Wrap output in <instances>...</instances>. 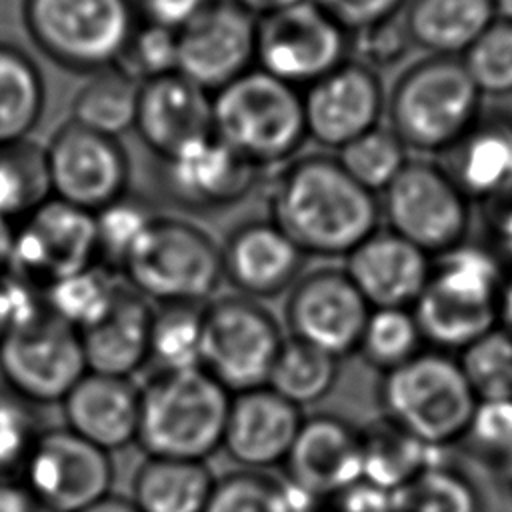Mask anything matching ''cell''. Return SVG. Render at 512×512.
Segmentation results:
<instances>
[{"instance_id":"obj_1","label":"cell","mask_w":512,"mask_h":512,"mask_svg":"<svg viewBox=\"0 0 512 512\" xmlns=\"http://www.w3.org/2000/svg\"><path fill=\"white\" fill-rule=\"evenodd\" d=\"M268 218L306 254L346 258L380 230V200L336 156L312 152L282 164L268 186Z\"/></svg>"},{"instance_id":"obj_2","label":"cell","mask_w":512,"mask_h":512,"mask_svg":"<svg viewBox=\"0 0 512 512\" xmlns=\"http://www.w3.org/2000/svg\"><path fill=\"white\" fill-rule=\"evenodd\" d=\"M230 396L202 368L154 370L140 384L136 444L148 458L206 462L222 450Z\"/></svg>"},{"instance_id":"obj_3","label":"cell","mask_w":512,"mask_h":512,"mask_svg":"<svg viewBox=\"0 0 512 512\" xmlns=\"http://www.w3.org/2000/svg\"><path fill=\"white\" fill-rule=\"evenodd\" d=\"M384 114L406 150L442 156L480 118L482 96L460 58L424 54L398 72Z\"/></svg>"},{"instance_id":"obj_4","label":"cell","mask_w":512,"mask_h":512,"mask_svg":"<svg viewBox=\"0 0 512 512\" xmlns=\"http://www.w3.org/2000/svg\"><path fill=\"white\" fill-rule=\"evenodd\" d=\"M504 274L498 258L460 246L434 258L430 278L412 304L422 340L442 352H460L500 324Z\"/></svg>"},{"instance_id":"obj_5","label":"cell","mask_w":512,"mask_h":512,"mask_svg":"<svg viewBox=\"0 0 512 512\" xmlns=\"http://www.w3.org/2000/svg\"><path fill=\"white\" fill-rule=\"evenodd\" d=\"M212 130L252 166L280 168L308 140L302 92L252 68L212 94Z\"/></svg>"},{"instance_id":"obj_6","label":"cell","mask_w":512,"mask_h":512,"mask_svg":"<svg viewBox=\"0 0 512 512\" xmlns=\"http://www.w3.org/2000/svg\"><path fill=\"white\" fill-rule=\"evenodd\" d=\"M376 398L380 416L434 450L462 440L478 402L458 358L434 348L380 374Z\"/></svg>"},{"instance_id":"obj_7","label":"cell","mask_w":512,"mask_h":512,"mask_svg":"<svg viewBox=\"0 0 512 512\" xmlns=\"http://www.w3.org/2000/svg\"><path fill=\"white\" fill-rule=\"evenodd\" d=\"M120 274L154 306H204L222 284L220 244L178 216H156Z\"/></svg>"},{"instance_id":"obj_8","label":"cell","mask_w":512,"mask_h":512,"mask_svg":"<svg viewBox=\"0 0 512 512\" xmlns=\"http://www.w3.org/2000/svg\"><path fill=\"white\" fill-rule=\"evenodd\" d=\"M20 12L32 44L78 74L118 64L140 20L134 0H22Z\"/></svg>"},{"instance_id":"obj_9","label":"cell","mask_w":512,"mask_h":512,"mask_svg":"<svg viewBox=\"0 0 512 512\" xmlns=\"http://www.w3.org/2000/svg\"><path fill=\"white\" fill-rule=\"evenodd\" d=\"M284 340L282 324L260 300L234 292L202 306L200 368L230 394L266 386Z\"/></svg>"},{"instance_id":"obj_10","label":"cell","mask_w":512,"mask_h":512,"mask_svg":"<svg viewBox=\"0 0 512 512\" xmlns=\"http://www.w3.org/2000/svg\"><path fill=\"white\" fill-rule=\"evenodd\" d=\"M378 200L388 230L428 256L438 258L466 244L472 202L442 164L410 158Z\"/></svg>"},{"instance_id":"obj_11","label":"cell","mask_w":512,"mask_h":512,"mask_svg":"<svg viewBox=\"0 0 512 512\" xmlns=\"http://www.w3.org/2000/svg\"><path fill=\"white\" fill-rule=\"evenodd\" d=\"M86 372L80 332L46 306L12 324L0 342V378L30 406L60 404Z\"/></svg>"},{"instance_id":"obj_12","label":"cell","mask_w":512,"mask_h":512,"mask_svg":"<svg viewBox=\"0 0 512 512\" xmlns=\"http://www.w3.org/2000/svg\"><path fill=\"white\" fill-rule=\"evenodd\" d=\"M350 32L312 0L258 18L256 68L308 88L348 60Z\"/></svg>"},{"instance_id":"obj_13","label":"cell","mask_w":512,"mask_h":512,"mask_svg":"<svg viewBox=\"0 0 512 512\" xmlns=\"http://www.w3.org/2000/svg\"><path fill=\"white\" fill-rule=\"evenodd\" d=\"M42 512H80L112 494V454L62 426L42 428L20 474Z\"/></svg>"},{"instance_id":"obj_14","label":"cell","mask_w":512,"mask_h":512,"mask_svg":"<svg viewBox=\"0 0 512 512\" xmlns=\"http://www.w3.org/2000/svg\"><path fill=\"white\" fill-rule=\"evenodd\" d=\"M50 196L96 214L128 194L130 158L118 138L66 120L44 146Z\"/></svg>"},{"instance_id":"obj_15","label":"cell","mask_w":512,"mask_h":512,"mask_svg":"<svg viewBox=\"0 0 512 512\" xmlns=\"http://www.w3.org/2000/svg\"><path fill=\"white\" fill-rule=\"evenodd\" d=\"M98 264L94 214L48 196L16 222L6 274L44 290L78 270Z\"/></svg>"},{"instance_id":"obj_16","label":"cell","mask_w":512,"mask_h":512,"mask_svg":"<svg viewBox=\"0 0 512 512\" xmlns=\"http://www.w3.org/2000/svg\"><path fill=\"white\" fill-rule=\"evenodd\" d=\"M368 314V302L338 266L304 270L284 302L288 336L338 360L356 354Z\"/></svg>"},{"instance_id":"obj_17","label":"cell","mask_w":512,"mask_h":512,"mask_svg":"<svg viewBox=\"0 0 512 512\" xmlns=\"http://www.w3.org/2000/svg\"><path fill=\"white\" fill-rule=\"evenodd\" d=\"M258 18L232 0H214L178 32V74L208 94L256 68Z\"/></svg>"},{"instance_id":"obj_18","label":"cell","mask_w":512,"mask_h":512,"mask_svg":"<svg viewBox=\"0 0 512 512\" xmlns=\"http://www.w3.org/2000/svg\"><path fill=\"white\" fill-rule=\"evenodd\" d=\"M308 140L340 150L380 126L386 112V90L372 68L346 60L302 92Z\"/></svg>"},{"instance_id":"obj_19","label":"cell","mask_w":512,"mask_h":512,"mask_svg":"<svg viewBox=\"0 0 512 512\" xmlns=\"http://www.w3.org/2000/svg\"><path fill=\"white\" fill-rule=\"evenodd\" d=\"M284 480L324 502L364 478L362 426L332 412L304 416L286 456Z\"/></svg>"},{"instance_id":"obj_20","label":"cell","mask_w":512,"mask_h":512,"mask_svg":"<svg viewBox=\"0 0 512 512\" xmlns=\"http://www.w3.org/2000/svg\"><path fill=\"white\" fill-rule=\"evenodd\" d=\"M262 170L246 162L214 134L158 160L162 192L178 206L196 212L224 210L242 202Z\"/></svg>"},{"instance_id":"obj_21","label":"cell","mask_w":512,"mask_h":512,"mask_svg":"<svg viewBox=\"0 0 512 512\" xmlns=\"http://www.w3.org/2000/svg\"><path fill=\"white\" fill-rule=\"evenodd\" d=\"M222 276L236 294L264 300L288 292L302 276L308 256L270 220L234 226L220 244Z\"/></svg>"},{"instance_id":"obj_22","label":"cell","mask_w":512,"mask_h":512,"mask_svg":"<svg viewBox=\"0 0 512 512\" xmlns=\"http://www.w3.org/2000/svg\"><path fill=\"white\" fill-rule=\"evenodd\" d=\"M304 412L268 386L230 396L222 450L246 470L282 466L302 426Z\"/></svg>"},{"instance_id":"obj_23","label":"cell","mask_w":512,"mask_h":512,"mask_svg":"<svg viewBox=\"0 0 512 512\" xmlns=\"http://www.w3.org/2000/svg\"><path fill=\"white\" fill-rule=\"evenodd\" d=\"M134 132L158 160L168 158L214 134L212 94L178 72L142 82Z\"/></svg>"},{"instance_id":"obj_24","label":"cell","mask_w":512,"mask_h":512,"mask_svg":"<svg viewBox=\"0 0 512 512\" xmlns=\"http://www.w3.org/2000/svg\"><path fill=\"white\" fill-rule=\"evenodd\" d=\"M344 260L342 268L370 308H412L434 262L388 228L370 234Z\"/></svg>"},{"instance_id":"obj_25","label":"cell","mask_w":512,"mask_h":512,"mask_svg":"<svg viewBox=\"0 0 512 512\" xmlns=\"http://www.w3.org/2000/svg\"><path fill=\"white\" fill-rule=\"evenodd\" d=\"M60 408L68 430L108 454L136 444L140 384L132 378L86 372Z\"/></svg>"},{"instance_id":"obj_26","label":"cell","mask_w":512,"mask_h":512,"mask_svg":"<svg viewBox=\"0 0 512 512\" xmlns=\"http://www.w3.org/2000/svg\"><path fill=\"white\" fill-rule=\"evenodd\" d=\"M154 304L120 282L110 308L92 326L80 330L88 372L132 378L150 362Z\"/></svg>"},{"instance_id":"obj_27","label":"cell","mask_w":512,"mask_h":512,"mask_svg":"<svg viewBox=\"0 0 512 512\" xmlns=\"http://www.w3.org/2000/svg\"><path fill=\"white\" fill-rule=\"evenodd\" d=\"M442 158V168L470 202L488 206L512 196V116L482 112Z\"/></svg>"},{"instance_id":"obj_28","label":"cell","mask_w":512,"mask_h":512,"mask_svg":"<svg viewBox=\"0 0 512 512\" xmlns=\"http://www.w3.org/2000/svg\"><path fill=\"white\" fill-rule=\"evenodd\" d=\"M492 0H408L402 20L414 48L460 58L496 20Z\"/></svg>"},{"instance_id":"obj_29","label":"cell","mask_w":512,"mask_h":512,"mask_svg":"<svg viewBox=\"0 0 512 512\" xmlns=\"http://www.w3.org/2000/svg\"><path fill=\"white\" fill-rule=\"evenodd\" d=\"M214 480L206 462L146 456L128 498L138 512H204Z\"/></svg>"},{"instance_id":"obj_30","label":"cell","mask_w":512,"mask_h":512,"mask_svg":"<svg viewBox=\"0 0 512 512\" xmlns=\"http://www.w3.org/2000/svg\"><path fill=\"white\" fill-rule=\"evenodd\" d=\"M46 84L36 60L18 44L0 40V144L28 140L42 120Z\"/></svg>"},{"instance_id":"obj_31","label":"cell","mask_w":512,"mask_h":512,"mask_svg":"<svg viewBox=\"0 0 512 512\" xmlns=\"http://www.w3.org/2000/svg\"><path fill=\"white\" fill-rule=\"evenodd\" d=\"M140 86L122 66L114 64L88 74L70 104V120L98 134L120 138L134 130Z\"/></svg>"},{"instance_id":"obj_32","label":"cell","mask_w":512,"mask_h":512,"mask_svg":"<svg viewBox=\"0 0 512 512\" xmlns=\"http://www.w3.org/2000/svg\"><path fill=\"white\" fill-rule=\"evenodd\" d=\"M362 450V480L386 492L400 488L438 460V450L426 446L384 416L362 426Z\"/></svg>"},{"instance_id":"obj_33","label":"cell","mask_w":512,"mask_h":512,"mask_svg":"<svg viewBox=\"0 0 512 512\" xmlns=\"http://www.w3.org/2000/svg\"><path fill=\"white\" fill-rule=\"evenodd\" d=\"M338 376V358L286 336L266 386L294 406L304 408L324 400L334 390Z\"/></svg>"},{"instance_id":"obj_34","label":"cell","mask_w":512,"mask_h":512,"mask_svg":"<svg viewBox=\"0 0 512 512\" xmlns=\"http://www.w3.org/2000/svg\"><path fill=\"white\" fill-rule=\"evenodd\" d=\"M390 512H480L470 478L440 460L390 492Z\"/></svg>"},{"instance_id":"obj_35","label":"cell","mask_w":512,"mask_h":512,"mask_svg":"<svg viewBox=\"0 0 512 512\" xmlns=\"http://www.w3.org/2000/svg\"><path fill=\"white\" fill-rule=\"evenodd\" d=\"M48 196L44 146L30 138L0 144V214L16 224Z\"/></svg>"},{"instance_id":"obj_36","label":"cell","mask_w":512,"mask_h":512,"mask_svg":"<svg viewBox=\"0 0 512 512\" xmlns=\"http://www.w3.org/2000/svg\"><path fill=\"white\" fill-rule=\"evenodd\" d=\"M118 284L114 272L94 264L52 282L42 294L44 306L80 332L106 314Z\"/></svg>"},{"instance_id":"obj_37","label":"cell","mask_w":512,"mask_h":512,"mask_svg":"<svg viewBox=\"0 0 512 512\" xmlns=\"http://www.w3.org/2000/svg\"><path fill=\"white\" fill-rule=\"evenodd\" d=\"M422 334L410 308H370L356 354L380 374L422 350Z\"/></svg>"},{"instance_id":"obj_38","label":"cell","mask_w":512,"mask_h":512,"mask_svg":"<svg viewBox=\"0 0 512 512\" xmlns=\"http://www.w3.org/2000/svg\"><path fill=\"white\" fill-rule=\"evenodd\" d=\"M202 306H154L150 332V362L154 370L200 368Z\"/></svg>"},{"instance_id":"obj_39","label":"cell","mask_w":512,"mask_h":512,"mask_svg":"<svg viewBox=\"0 0 512 512\" xmlns=\"http://www.w3.org/2000/svg\"><path fill=\"white\" fill-rule=\"evenodd\" d=\"M336 158L350 178L376 196L390 186L410 160L406 146L382 124L348 142Z\"/></svg>"},{"instance_id":"obj_40","label":"cell","mask_w":512,"mask_h":512,"mask_svg":"<svg viewBox=\"0 0 512 512\" xmlns=\"http://www.w3.org/2000/svg\"><path fill=\"white\" fill-rule=\"evenodd\" d=\"M456 358L476 400H512V328L500 322Z\"/></svg>"},{"instance_id":"obj_41","label":"cell","mask_w":512,"mask_h":512,"mask_svg":"<svg viewBox=\"0 0 512 512\" xmlns=\"http://www.w3.org/2000/svg\"><path fill=\"white\" fill-rule=\"evenodd\" d=\"M204 512H296V504L284 480L238 468L216 476Z\"/></svg>"},{"instance_id":"obj_42","label":"cell","mask_w":512,"mask_h":512,"mask_svg":"<svg viewBox=\"0 0 512 512\" xmlns=\"http://www.w3.org/2000/svg\"><path fill=\"white\" fill-rule=\"evenodd\" d=\"M156 216L142 198L130 194L98 210L94 214L98 264L114 274L120 272Z\"/></svg>"},{"instance_id":"obj_43","label":"cell","mask_w":512,"mask_h":512,"mask_svg":"<svg viewBox=\"0 0 512 512\" xmlns=\"http://www.w3.org/2000/svg\"><path fill=\"white\" fill-rule=\"evenodd\" d=\"M480 96H512V22L496 18L460 56Z\"/></svg>"},{"instance_id":"obj_44","label":"cell","mask_w":512,"mask_h":512,"mask_svg":"<svg viewBox=\"0 0 512 512\" xmlns=\"http://www.w3.org/2000/svg\"><path fill=\"white\" fill-rule=\"evenodd\" d=\"M118 66L138 82L178 72V32L138 20Z\"/></svg>"},{"instance_id":"obj_45","label":"cell","mask_w":512,"mask_h":512,"mask_svg":"<svg viewBox=\"0 0 512 512\" xmlns=\"http://www.w3.org/2000/svg\"><path fill=\"white\" fill-rule=\"evenodd\" d=\"M462 440L492 464H512V400H478Z\"/></svg>"},{"instance_id":"obj_46","label":"cell","mask_w":512,"mask_h":512,"mask_svg":"<svg viewBox=\"0 0 512 512\" xmlns=\"http://www.w3.org/2000/svg\"><path fill=\"white\" fill-rule=\"evenodd\" d=\"M40 432L30 404L12 394L0 396V480L20 478Z\"/></svg>"},{"instance_id":"obj_47","label":"cell","mask_w":512,"mask_h":512,"mask_svg":"<svg viewBox=\"0 0 512 512\" xmlns=\"http://www.w3.org/2000/svg\"><path fill=\"white\" fill-rule=\"evenodd\" d=\"M412 48L414 44L408 36V30L400 14L390 20L350 32L348 58L380 74V70L402 64L412 52Z\"/></svg>"},{"instance_id":"obj_48","label":"cell","mask_w":512,"mask_h":512,"mask_svg":"<svg viewBox=\"0 0 512 512\" xmlns=\"http://www.w3.org/2000/svg\"><path fill=\"white\" fill-rule=\"evenodd\" d=\"M348 32L400 16L408 0H312Z\"/></svg>"},{"instance_id":"obj_49","label":"cell","mask_w":512,"mask_h":512,"mask_svg":"<svg viewBox=\"0 0 512 512\" xmlns=\"http://www.w3.org/2000/svg\"><path fill=\"white\" fill-rule=\"evenodd\" d=\"M40 308H44V296L40 290L10 274H4L0 278V342L12 324Z\"/></svg>"},{"instance_id":"obj_50","label":"cell","mask_w":512,"mask_h":512,"mask_svg":"<svg viewBox=\"0 0 512 512\" xmlns=\"http://www.w3.org/2000/svg\"><path fill=\"white\" fill-rule=\"evenodd\" d=\"M214 0H134L138 18L180 32Z\"/></svg>"},{"instance_id":"obj_51","label":"cell","mask_w":512,"mask_h":512,"mask_svg":"<svg viewBox=\"0 0 512 512\" xmlns=\"http://www.w3.org/2000/svg\"><path fill=\"white\" fill-rule=\"evenodd\" d=\"M490 208V242L502 254V258L512 260V196L488 204Z\"/></svg>"},{"instance_id":"obj_52","label":"cell","mask_w":512,"mask_h":512,"mask_svg":"<svg viewBox=\"0 0 512 512\" xmlns=\"http://www.w3.org/2000/svg\"><path fill=\"white\" fill-rule=\"evenodd\" d=\"M0 512H42L20 478L0 480Z\"/></svg>"},{"instance_id":"obj_53","label":"cell","mask_w":512,"mask_h":512,"mask_svg":"<svg viewBox=\"0 0 512 512\" xmlns=\"http://www.w3.org/2000/svg\"><path fill=\"white\" fill-rule=\"evenodd\" d=\"M232 2H236L238 6H242L244 10L254 14L256 18H262L266 14L284 10L288 6H294V4H300V2H306V0H232Z\"/></svg>"},{"instance_id":"obj_54","label":"cell","mask_w":512,"mask_h":512,"mask_svg":"<svg viewBox=\"0 0 512 512\" xmlns=\"http://www.w3.org/2000/svg\"><path fill=\"white\" fill-rule=\"evenodd\" d=\"M14 230L16 224L0 214V278L6 274L12 258V246H14Z\"/></svg>"},{"instance_id":"obj_55","label":"cell","mask_w":512,"mask_h":512,"mask_svg":"<svg viewBox=\"0 0 512 512\" xmlns=\"http://www.w3.org/2000/svg\"><path fill=\"white\" fill-rule=\"evenodd\" d=\"M80 512H138L132 504V500L128 496H120V494H108L106 498L98 500L96 504L80 510Z\"/></svg>"},{"instance_id":"obj_56","label":"cell","mask_w":512,"mask_h":512,"mask_svg":"<svg viewBox=\"0 0 512 512\" xmlns=\"http://www.w3.org/2000/svg\"><path fill=\"white\" fill-rule=\"evenodd\" d=\"M500 322L512 328V276L504 280L502 288V306H500Z\"/></svg>"},{"instance_id":"obj_57","label":"cell","mask_w":512,"mask_h":512,"mask_svg":"<svg viewBox=\"0 0 512 512\" xmlns=\"http://www.w3.org/2000/svg\"><path fill=\"white\" fill-rule=\"evenodd\" d=\"M492 2H494L496 16L502 18V20L512 22V0H492Z\"/></svg>"},{"instance_id":"obj_58","label":"cell","mask_w":512,"mask_h":512,"mask_svg":"<svg viewBox=\"0 0 512 512\" xmlns=\"http://www.w3.org/2000/svg\"><path fill=\"white\" fill-rule=\"evenodd\" d=\"M508 474H510V486H512V464H510V468H508Z\"/></svg>"}]
</instances>
